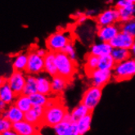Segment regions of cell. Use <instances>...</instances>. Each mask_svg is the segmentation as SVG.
<instances>
[{"label":"cell","instance_id":"obj_1","mask_svg":"<svg viewBox=\"0 0 135 135\" xmlns=\"http://www.w3.org/2000/svg\"><path fill=\"white\" fill-rule=\"evenodd\" d=\"M68 110L63 102L57 98L53 105L44 107L42 125L53 127L64 120Z\"/></svg>","mask_w":135,"mask_h":135},{"label":"cell","instance_id":"obj_2","mask_svg":"<svg viewBox=\"0 0 135 135\" xmlns=\"http://www.w3.org/2000/svg\"><path fill=\"white\" fill-rule=\"evenodd\" d=\"M56 66L57 75L65 77L68 80H71L76 73L75 61L63 52H56Z\"/></svg>","mask_w":135,"mask_h":135},{"label":"cell","instance_id":"obj_3","mask_svg":"<svg viewBox=\"0 0 135 135\" xmlns=\"http://www.w3.org/2000/svg\"><path fill=\"white\" fill-rule=\"evenodd\" d=\"M71 42V35L65 30H58L50 35L46 39V46L49 51L53 52H62L64 47Z\"/></svg>","mask_w":135,"mask_h":135},{"label":"cell","instance_id":"obj_4","mask_svg":"<svg viewBox=\"0 0 135 135\" xmlns=\"http://www.w3.org/2000/svg\"><path fill=\"white\" fill-rule=\"evenodd\" d=\"M113 76L117 81L129 80L135 76V60L130 57L116 63L113 69Z\"/></svg>","mask_w":135,"mask_h":135},{"label":"cell","instance_id":"obj_5","mask_svg":"<svg viewBox=\"0 0 135 135\" xmlns=\"http://www.w3.org/2000/svg\"><path fill=\"white\" fill-rule=\"evenodd\" d=\"M102 96V88L92 85L83 94L81 103L84 104L91 112L97 107Z\"/></svg>","mask_w":135,"mask_h":135},{"label":"cell","instance_id":"obj_6","mask_svg":"<svg viewBox=\"0 0 135 135\" xmlns=\"http://www.w3.org/2000/svg\"><path fill=\"white\" fill-rule=\"evenodd\" d=\"M26 71L29 75H38L44 71V59L37 54L35 50L28 53V63Z\"/></svg>","mask_w":135,"mask_h":135},{"label":"cell","instance_id":"obj_7","mask_svg":"<svg viewBox=\"0 0 135 135\" xmlns=\"http://www.w3.org/2000/svg\"><path fill=\"white\" fill-rule=\"evenodd\" d=\"M88 76L93 85L103 88L112 80V78L113 76V71L97 68L96 70L89 73Z\"/></svg>","mask_w":135,"mask_h":135},{"label":"cell","instance_id":"obj_8","mask_svg":"<svg viewBox=\"0 0 135 135\" xmlns=\"http://www.w3.org/2000/svg\"><path fill=\"white\" fill-rule=\"evenodd\" d=\"M98 26H104L113 25L116 22L120 21V14L119 10L115 7H110L104 11H102L96 18Z\"/></svg>","mask_w":135,"mask_h":135},{"label":"cell","instance_id":"obj_9","mask_svg":"<svg viewBox=\"0 0 135 135\" xmlns=\"http://www.w3.org/2000/svg\"><path fill=\"white\" fill-rule=\"evenodd\" d=\"M26 76L23 73V71L14 70L11 75L7 79V82L17 96L19 94H21L23 92L24 86L26 84Z\"/></svg>","mask_w":135,"mask_h":135},{"label":"cell","instance_id":"obj_10","mask_svg":"<svg viewBox=\"0 0 135 135\" xmlns=\"http://www.w3.org/2000/svg\"><path fill=\"white\" fill-rule=\"evenodd\" d=\"M12 129L17 135H35L38 133V126L31 124L26 120L12 124Z\"/></svg>","mask_w":135,"mask_h":135},{"label":"cell","instance_id":"obj_11","mask_svg":"<svg viewBox=\"0 0 135 135\" xmlns=\"http://www.w3.org/2000/svg\"><path fill=\"white\" fill-rule=\"evenodd\" d=\"M134 42L135 38L133 36L120 30L112 40H110V44L113 47H121V49H130Z\"/></svg>","mask_w":135,"mask_h":135},{"label":"cell","instance_id":"obj_12","mask_svg":"<svg viewBox=\"0 0 135 135\" xmlns=\"http://www.w3.org/2000/svg\"><path fill=\"white\" fill-rule=\"evenodd\" d=\"M57 135H79L76 122L64 120L53 127Z\"/></svg>","mask_w":135,"mask_h":135},{"label":"cell","instance_id":"obj_13","mask_svg":"<svg viewBox=\"0 0 135 135\" xmlns=\"http://www.w3.org/2000/svg\"><path fill=\"white\" fill-rule=\"evenodd\" d=\"M120 29L116 24L104 26H99L98 30V37L101 41L110 42V40L115 37V35L120 32Z\"/></svg>","mask_w":135,"mask_h":135},{"label":"cell","instance_id":"obj_14","mask_svg":"<svg viewBox=\"0 0 135 135\" xmlns=\"http://www.w3.org/2000/svg\"><path fill=\"white\" fill-rule=\"evenodd\" d=\"M44 113V107L39 106H33L28 112H25L24 120L28 122L34 124L35 125L40 126L42 125L43 117Z\"/></svg>","mask_w":135,"mask_h":135},{"label":"cell","instance_id":"obj_15","mask_svg":"<svg viewBox=\"0 0 135 135\" xmlns=\"http://www.w3.org/2000/svg\"><path fill=\"white\" fill-rule=\"evenodd\" d=\"M2 117L7 118L13 124L24 120L25 112H23L14 103L7 106V109L2 112Z\"/></svg>","mask_w":135,"mask_h":135},{"label":"cell","instance_id":"obj_16","mask_svg":"<svg viewBox=\"0 0 135 135\" xmlns=\"http://www.w3.org/2000/svg\"><path fill=\"white\" fill-rule=\"evenodd\" d=\"M70 80L61 75H57L52 77L51 79V88L52 93L54 94H61L65 91L66 87L69 84Z\"/></svg>","mask_w":135,"mask_h":135},{"label":"cell","instance_id":"obj_17","mask_svg":"<svg viewBox=\"0 0 135 135\" xmlns=\"http://www.w3.org/2000/svg\"><path fill=\"white\" fill-rule=\"evenodd\" d=\"M113 49V47L110 45L109 42H103L101 41L99 43L93 44L89 50V53L95 55L98 57L105 56L107 54L112 53V51Z\"/></svg>","mask_w":135,"mask_h":135},{"label":"cell","instance_id":"obj_18","mask_svg":"<svg viewBox=\"0 0 135 135\" xmlns=\"http://www.w3.org/2000/svg\"><path fill=\"white\" fill-rule=\"evenodd\" d=\"M44 71L50 76L57 75V70L56 66V52L49 51L44 57Z\"/></svg>","mask_w":135,"mask_h":135},{"label":"cell","instance_id":"obj_19","mask_svg":"<svg viewBox=\"0 0 135 135\" xmlns=\"http://www.w3.org/2000/svg\"><path fill=\"white\" fill-rule=\"evenodd\" d=\"M16 98H17V94L13 92L7 82L0 87V99L5 102L7 105L14 103Z\"/></svg>","mask_w":135,"mask_h":135},{"label":"cell","instance_id":"obj_20","mask_svg":"<svg viewBox=\"0 0 135 135\" xmlns=\"http://www.w3.org/2000/svg\"><path fill=\"white\" fill-rule=\"evenodd\" d=\"M37 79V91L43 94L49 95L52 93V88H51V80L44 75H38L36 76Z\"/></svg>","mask_w":135,"mask_h":135},{"label":"cell","instance_id":"obj_21","mask_svg":"<svg viewBox=\"0 0 135 135\" xmlns=\"http://www.w3.org/2000/svg\"><path fill=\"white\" fill-rule=\"evenodd\" d=\"M119 14H120V21L125 22L133 19L135 16V4L130 3L122 7H119Z\"/></svg>","mask_w":135,"mask_h":135},{"label":"cell","instance_id":"obj_22","mask_svg":"<svg viewBox=\"0 0 135 135\" xmlns=\"http://www.w3.org/2000/svg\"><path fill=\"white\" fill-rule=\"evenodd\" d=\"M28 63V53L21 52L15 56L12 61L13 70L26 71Z\"/></svg>","mask_w":135,"mask_h":135},{"label":"cell","instance_id":"obj_23","mask_svg":"<svg viewBox=\"0 0 135 135\" xmlns=\"http://www.w3.org/2000/svg\"><path fill=\"white\" fill-rule=\"evenodd\" d=\"M92 120H93V115L92 112H90L76 122L79 135L85 134L87 132H89L90 130L92 125Z\"/></svg>","mask_w":135,"mask_h":135},{"label":"cell","instance_id":"obj_24","mask_svg":"<svg viewBox=\"0 0 135 135\" xmlns=\"http://www.w3.org/2000/svg\"><path fill=\"white\" fill-rule=\"evenodd\" d=\"M14 104L19 109H21L23 112H26L33 107L32 102L30 98V96L26 94H19L17 96L14 102Z\"/></svg>","mask_w":135,"mask_h":135},{"label":"cell","instance_id":"obj_25","mask_svg":"<svg viewBox=\"0 0 135 135\" xmlns=\"http://www.w3.org/2000/svg\"><path fill=\"white\" fill-rule=\"evenodd\" d=\"M92 112L91 110L87 107L83 103H79L78 106H76L72 110H71L70 114V119L71 120L74 122H77L78 120H80L81 118L88 115L89 113Z\"/></svg>","mask_w":135,"mask_h":135},{"label":"cell","instance_id":"obj_26","mask_svg":"<svg viewBox=\"0 0 135 135\" xmlns=\"http://www.w3.org/2000/svg\"><path fill=\"white\" fill-rule=\"evenodd\" d=\"M38 92L37 91V79L34 75H29L26 76V84L23 89V94L30 96L31 94Z\"/></svg>","mask_w":135,"mask_h":135},{"label":"cell","instance_id":"obj_27","mask_svg":"<svg viewBox=\"0 0 135 135\" xmlns=\"http://www.w3.org/2000/svg\"><path fill=\"white\" fill-rule=\"evenodd\" d=\"M110 55L112 56L116 63L123 61L131 57L130 49H121V47H113Z\"/></svg>","mask_w":135,"mask_h":135},{"label":"cell","instance_id":"obj_28","mask_svg":"<svg viewBox=\"0 0 135 135\" xmlns=\"http://www.w3.org/2000/svg\"><path fill=\"white\" fill-rule=\"evenodd\" d=\"M116 65V62L110 54L105 55L99 57L98 61V68L102 70H113Z\"/></svg>","mask_w":135,"mask_h":135},{"label":"cell","instance_id":"obj_29","mask_svg":"<svg viewBox=\"0 0 135 135\" xmlns=\"http://www.w3.org/2000/svg\"><path fill=\"white\" fill-rule=\"evenodd\" d=\"M98 61H99V57L95 56V55H93L91 53H89L87 55V57L85 58V64H84V70L87 75L90 73L91 71L98 68Z\"/></svg>","mask_w":135,"mask_h":135},{"label":"cell","instance_id":"obj_30","mask_svg":"<svg viewBox=\"0 0 135 135\" xmlns=\"http://www.w3.org/2000/svg\"><path fill=\"white\" fill-rule=\"evenodd\" d=\"M30 98L31 100V102H32L33 106H39V107H45L46 103L49 98L47 95L36 92L33 94H31L30 96Z\"/></svg>","mask_w":135,"mask_h":135},{"label":"cell","instance_id":"obj_31","mask_svg":"<svg viewBox=\"0 0 135 135\" xmlns=\"http://www.w3.org/2000/svg\"><path fill=\"white\" fill-rule=\"evenodd\" d=\"M120 30L124 31V32L129 34L135 38V18H133L129 21L123 22V25L121 26Z\"/></svg>","mask_w":135,"mask_h":135},{"label":"cell","instance_id":"obj_32","mask_svg":"<svg viewBox=\"0 0 135 135\" xmlns=\"http://www.w3.org/2000/svg\"><path fill=\"white\" fill-rule=\"evenodd\" d=\"M63 52H65L67 56H69L71 59L75 61L76 60V51H75V46L74 44H72V42L69 43L65 47L64 49L62 50Z\"/></svg>","mask_w":135,"mask_h":135},{"label":"cell","instance_id":"obj_33","mask_svg":"<svg viewBox=\"0 0 135 135\" xmlns=\"http://www.w3.org/2000/svg\"><path fill=\"white\" fill-rule=\"evenodd\" d=\"M12 129V123L8 119L1 117L0 118V134H3L5 131Z\"/></svg>","mask_w":135,"mask_h":135},{"label":"cell","instance_id":"obj_34","mask_svg":"<svg viewBox=\"0 0 135 135\" xmlns=\"http://www.w3.org/2000/svg\"><path fill=\"white\" fill-rule=\"evenodd\" d=\"M35 52H37V54L38 55H39L40 57H44L45 56H46V54L47 53V52L49 51H47L46 49H35Z\"/></svg>","mask_w":135,"mask_h":135},{"label":"cell","instance_id":"obj_35","mask_svg":"<svg viewBox=\"0 0 135 135\" xmlns=\"http://www.w3.org/2000/svg\"><path fill=\"white\" fill-rule=\"evenodd\" d=\"M88 17L85 15V13H84L83 15H81L80 17H79L78 18H76V21L79 24H83L84 22H85V21L87 20Z\"/></svg>","mask_w":135,"mask_h":135},{"label":"cell","instance_id":"obj_36","mask_svg":"<svg viewBox=\"0 0 135 135\" xmlns=\"http://www.w3.org/2000/svg\"><path fill=\"white\" fill-rule=\"evenodd\" d=\"M7 103L5 102H3L2 99H0V112H3V110H5L7 107Z\"/></svg>","mask_w":135,"mask_h":135},{"label":"cell","instance_id":"obj_37","mask_svg":"<svg viewBox=\"0 0 135 135\" xmlns=\"http://www.w3.org/2000/svg\"><path fill=\"white\" fill-rule=\"evenodd\" d=\"M2 135H17V133H16V132L12 129H11L5 131Z\"/></svg>","mask_w":135,"mask_h":135},{"label":"cell","instance_id":"obj_38","mask_svg":"<svg viewBox=\"0 0 135 135\" xmlns=\"http://www.w3.org/2000/svg\"><path fill=\"white\" fill-rule=\"evenodd\" d=\"M130 52H131V57H133L135 60V42L133 44V46L130 49Z\"/></svg>","mask_w":135,"mask_h":135},{"label":"cell","instance_id":"obj_39","mask_svg":"<svg viewBox=\"0 0 135 135\" xmlns=\"http://www.w3.org/2000/svg\"><path fill=\"white\" fill-rule=\"evenodd\" d=\"M6 82H7V79L3 76H0V87L3 85Z\"/></svg>","mask_w":135,"mask_h":135},{"label":"cell","instance_id":"obj_40","mask_svg":"<svg viewBox=\"0 0 135 135\" xmlns=\"http://www.w3.org/2000/svg\"><path fill=\"white\" fill-rule=\"evenodd\" d=\"M95 14V12L94 11H88L87 12H85V15L87 16V17H92L93 15H94Z\"/></svg>","mask_w":135,"mask_h":135},{"label":"cell","instance_id":"obj_41","mask_svg":"<svg viewBox=\"0 0 135 135\" xmlns=\"http://www.w3.org/2000/svg\"><path fill=\"white\" fill-rule=\"evenodd\" d=\"M129 1H130L131 3H134V4H135V0H129Z\"/></svg>","mask_w":135,"mask_h":135},{"label":"cell","instance_id":"obj_42","mask_svg":"<svg viewBox=\"0 0 135 135\" xmlns=\"http://www.w3.org/2000/svg\"><path fill=\"white\" fill-rule=\"evenodd\" d=\"M2 117V112H0V118Z\"/></svg>","mask_w":135,"mask_h":135}]
</instances>
